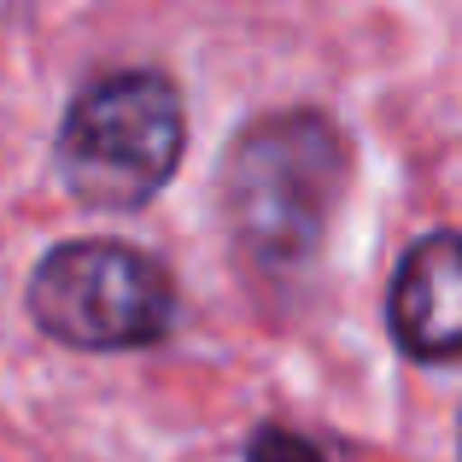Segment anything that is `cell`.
Instances as JSON below:
<instances>
[{"label":"cell","mask_w":462,"mask_h":462,"mask_svg":"<svg viewBox=\"0 0 462 462\" xmlns=\"http://www.w3.org/2000/svg\"><path fill=\"white\" fill-rule=\"evenodd\" d=\"M346 188L351 141L316 106L252 117L217 170L223 223L263 275H293L322 252Z\"/></svg>","instance_id":"obj_1"},{"label":"cell","mask_w":462,"mask_h":462,"mask_svg":"<svg viewBox=\"0 0 462 462\" xmlns=\"http://www.w3.org/2000/svg\"><path fill=\"white\" fill-rule=\"evenodd\" d=\"M188 152V112L164 70H112L70 100L59 124V181L94 211H141Z\"/></svg>","instance_id":"obj_2"},{"label":"cell","mask_w":462,"mask_h":462,"mask_svg":"<svg viewBox=\"0 0 462 462\" xmlns=\"http://www.w3.org/2000/svg\"><path fill=\"white\" fill-rule=\"evenodd\" d=\"M30 322L70 351H141L176 322V282L141 246L65 240L30 275Z\"/></svg>","instance_id":"obj_3"},{"label":"cell","mask_w":462,"mask_h":462,"mask_svg":"<svg viewBox=\"0 0 462 462\" xmlns=\"http://www.w3.org/2000/svg\"><path fill=\"white\" fill-rule=\"evenodd\" d=\"M386 322L404 357L462 363V235H428L404 252L386 293Z\"/></svg>","instance_id":"obj_4"},{"label":"cell","mask_w":462,"mask_h":462,"mask_svg":"<svg viewBox=\"0 0 462 462\" xmlns=\"http://www.w3.org/2000/svg\"><path fill=\"white\" fill-rule=\"evenodd\" d=\"M240 462H328V457L316 451L310 439H299L293 428H275V421H263V428L246 439V457H240Z\"/></svg>","instance_id":"obj_5"},{"label":"cell","mask_w":462,"mask_h":462,"mask_svg":"<svg viewBox=\"0 0 462 462\" xmlns=\"http://www.w3.org/2000/svg\"><path fill=\"white\" fill-rule=\"evenodd\" d=\"M457 457H462V421H457Z\"/></svg>","instance_id":"obj_6"}]
</instances>
